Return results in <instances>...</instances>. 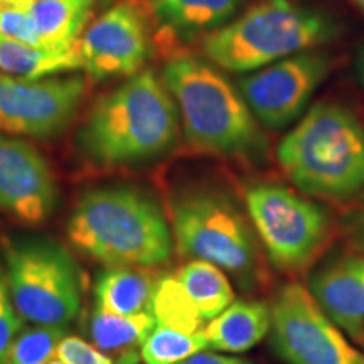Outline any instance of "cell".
Returning a JSON list of instances; mask_svg holds the SVG:
<instances>
[{"label":"cell","mask_w":364,"mask_h":364,"mask_svg":"<svg viewBox=\"0 0 364 364\" xmlns=\"http://www.w3.org/2000/svg\"><path fill=\"white\" fill-rule=\"evenodd\" d=\"M179 118L164 81L142 70L91 107L76 134V149L100 169L154 161L174 147Z\"/></svg>","instance_id":"cell-1"},{"label":"cell","mask_w":364,"mask_h":364,"mask_svg":"<svg viewBox=\"0 0 364 364\" xmlns=\"http://www.w3.org/2000/svg\"><path fill=\"white\" fill-rule=\"evenodd\" d=\"M73 247L108 268H154L171 260V223L135 186H100L76 199L66 223Z\"/></svg>","instance_id":"cell-2"},{"label":"cell","mask_w":364,"mask_h":364,"mask_svg":"<svg viewBox=\"0 0 364 364\" xmlns=\"http://www.w3.org/2000/svg\"><path fill=\"white\" fill-rule=\"evenodd\" d=\"M191 149L226 159H260L267 139L250 107L220 68L189 54L174 56L162 70Z\"/></svg>","instance_id":"cell-3"},{"label":"cell","mask_w":364,"mask_h":364,"mask_svg":"<svg viewBox=\"0 0 364 364\" xmlns=\"http://www.w3.org/2000/svg\"><path fill=\"white\" fill-rule=\"evenodd\" d=\"M277 161L309 198H359L364 193V127L344 105L316 103L282 139Z\"/></svg>","instance_id":"cell-4"},{"label":"cell","mask_w":364,"mask_h":364,"mask_svg":"<svg viewBox=\"0 0 364 364\" xmlns=\"http://www.w3.org/2000/svg\"><path fill=\"white\" fill-rule=\"evenodd\" d=\"M329 14L292 0H260L230 24L209 33L201 51L209 63L230 73H253L294 54L318 49L339 36Z\"/></svg>","instance_id":"cell-5"},{"label":"cell","mask_w":364,"mask_h":364,"mask_svg":"<svg viewBox=\"0 0 364 364\" xmlns=\"http://www.w3.org/2000/svg\"><path fill=\"white\" fill-rule=\"evenodd\" d=\"M177 252L204 260L238 279L245 289L257 280L260 252L255 228L233 199L216 189H186L171 203Z\"/></svg>","instance_id":"cell-6"},{"label":"cell","mask_w":364,"mask_h":364,"mask_svg":"<svg viewBox=\"0 0 364 364\" xmlns=\"http://www.w3.org/2000/svg\"><path fill=\"white\" fill-rule=\"evenodd\" d=\"M17 312L27 322L68 327L83 304V275L70 250L44 236L6 238L2 243Z\"/></svg>","instance_id":"cell-7"},{"label":"cell","mask_w":364,"mask_h":364,"mask_svg":"<svg viewBox=\"0 0 364 364\" xmlns=\"http://www.w3.org/2000/svg\"><path fill=\"white\" fill-rule=\"evenodd\" d=\"M245 206L268 258L280 270L297 272L307 267L329 236L326 209L279 182L248 186Z\"/></svg>","instance_id":"cell-8"},{"label":"cell","mask_w":364,"mask_h":364,"mask_svg":"<svg viewBox=\"0 0 364 364\" xmlns=\"http://www.w3.org/2000/svg\"><path fill=\"white\" fill-rule=\"evenodd\" d=\"M270 307L272 344L285 363L364 364L363 354L346 341L306 287H282Z\"/></svg>","instance_id":"cell-9"},{"label":"cell","mask_w":364,"mask_h":364,"mask_svg":"<svg viewBox=\"0 0 364 364\" xmlns=\"http://www.w3.org/2000/svg\"><path fill=\"white\" fill-rule=\"evenodd\" d=\"M332 68L334 58L318 48L253 71L236 85L255 118L267 129L280 130L304 115Z\"/></svg>","instance_id":"cell-10"},{"label":"cell","mask_w":364,"mask_h":364,"mask_svg":"<svg viewBox=\"0 0 364 364\" xmlns=\"http://www.w3.org/2000/svg\"><path fill=\"white\" fill-rule=\"evenodd\" d=\"M86 93L80 76L19 78L0 71V132L49 140L71 125Z\"/></svg>","instance_id":"cell-11"},{"label":"cell","mask_w":364,"mask_h":364,"mask_svg":"<svg viewBox=\"0 0 364 364\" xmlns=\"http://www.w3.org/2000/svg\"><path fill=\"white\" fill-rule=\"evenodd\" d=\"M81 66L93 81L130 78L150 54L147 14L135 0H120L91 24L78 44Z\"/></svg>","instance_id":"cell-12"},{"label":"cell","mask_w":364,"mask_h":364,"mask_svg":"<svg viewBox=\"0 0 364 364\" xmlns=\"http://www.w3.org/2000/svg\"><path fill=\"white\" fill-rule=\"evenodd\" d=\"M58 184L43 154L0 132V213L19 225H43L58 208Z\"/></svg>","instance_id":"cell-13"},{"label":"cell","mask_w":364,"mask_h":364,"mask_svg":"<svg viewBox=\"0 0 364 364\" xmlns=\"http://www.w3.org/2000/svg\"><path fill=\"white\" fill-rule=\"evenodd\" d=\"M307 290L327 317L353 339H364V255L336 250L314 268Z\"/></svg>","instance_id":"cell-14"},{"label":"cell","mask_w":364,"mask_h":364,"mask_svg":"<svg viewBox=\"0 0 364 364\" xmlns=\"http://www.w3.org/2000/svg\"><path fill=\"white\" fill-rule=\"evenodd\" d=\"M272 329V307L262 300H235L204 326L208 348L245 353L267 338Z\"/></svg>","instance_id":"cell-15"},{"label":"cell","mask_w":364,"mask_h":364,"mask_svg":"<svg viewBox=\"0 0 364 364\" xmlns=\"http://www.w3.org/2000/svg\"><path fill=\"white\" fill-rule=\"evenodd\" d=\"M241 6L243 0H150L154 17L181 38L215 33L235 19Z\"/></svg>","instance_id":"cell-16"},{"label":"cell","mask_w":364,"mask_h":364,"mask_svg":"<svg viewBox=\"0 0 364 364\" xmlns=\"http://www.w3.org/2000/svg\"><path fill=\"white\" fill-rule=\"evenodd\" d=\"M95 7L97 0H34L31 14L44 48L56 53L78 48Z\"/></svg>","instance_id":"cell-17"},{"label":"cell","mask_w":364,"mask_h":364,"mask_svg":"<svg viewBox=\"0 0 364 364\" xmlns=\"http://www.w3.org/2000/svg\"><path fill=\"white\" fill-rule=\"evenodd\" d=\"M156 282L144 268H107L95 284V311L113 316L149 312Z\"/></svg>","instance_id":"cell-18"},{"label":"cell","mask_w":364,"mask_h":364,"mask_svg":"<svg viewBox=\"0 0 364 364\" xmlns=\"http://www.w3.org/2000/svg\"><path fill=\"white\" fill-rule=\"evenodd\" d=\"M156 326V318L150 312L113 316L93 311L90 318V336L100 351L118 354L113 364H136L142 359L140 348Z\"/></svg>","instance_id":"cell-19"},{"label":"cell","mask_w":364,"mask_h":364,"mask_svg":"<svg viewBox=\"0 0 364 364\" xmlns=\"http://www.w3.org/2000/svg\"><path fill=\"white\" fill-rule=\"evenodd\" d=\"M83 70L78 48L68 53L49 51L0 34V71L19 78H49Z\"/></svg>","instance_id":"cell-20"},{"label":"cell","mask_w":364,"mask_h":364,"mask_svg":"<svg viewBox=\"0 0 364 364\" xmlns=\"http://www.w3.org/2000/svg\"><path fill=\"white\" fill-rule=\"evenodd\" d=\"M174 275L206 322L235 302V290L226 273L213 263L193 260L181 267Z\"/></svg>","instance_id":"cell-21"},{"label":"cell","mask_w":364,"mask_h":364,"mask_svg":"<svg viewBox=\"0 0 364 364\" xmlns=\"http://www.w3.org/2000/svg\"><path fill=\"white\" fill-rule=\"evenodd\" d=\"M149 312L157 326L182 332L203 331L206 322L176 275L157 277Z\"/></svg>","instance_id":"cell-22"},{"label":"cell","mask_w":364,"mask_h":364,"mask_svg":"<svg viewBox=\"0 0 364 364\" xmlns=\"http://www.w3.org/2000/svg\"><path fill=\"white\" fill-rule=\"evenodd\" d=\"M208 348L204 329L182 332L171 327L156 326L140 348V358L145 364H177Z\"/></svg>","instance_id":"cell-23"},{"label":"cell","mask_w":364,"mask_h":364,"mask_svg":"<svg viewBox=\"0 0 364 364\" xmlns=\"http://www.w3.org/2000/svg\"><path fill=\"white\" fill-rule=\"evenodd\" d=\"M70 336L68 327L39 326L24 327L16 336L4 364H48L56 356L58 346Z\"/></svg>","instance_id":"cell-24"},{"label":"cell","mask_w":364,"mask_h":364,"mask_svg":"<svg viewBox=\"0 0 364 364\" xmlns=\"http://www.w3.org/2000/svg\"><path fill=\"white\" fill-rule=\"evenodd\" d=\"M22 322H24V318L17 312L12 299L6 263L0 258V364L6 363L14 339L24 329Z\"/></svg>","instance_id":"cell-25"},{"label":"cell","mask_w":364,"mask_h":364,"mask_svg":"<svg viewBox=\"0 0 364 364\" xmlns=\"http://www.w3.org/2000/svg\"><path fill=\"white\" fill-rule=\"evenodd\" d=\"M0 34L19 43L44 48L29 9H0Z\"/></svg>","instance_id":"cell-26"},{"label":"cell","mask_w":364,"mask_h":364,"mask_svg":"<svg viewBox=\"0 0 364 364\" xmlns=\"http://www.w3.org/2000/svg\"><path fill=\"white\" fill-rule=\"evenodd\" d=\"M56 356L70 364H113L110 358L97 346H91L78 336H66L58 346Z\"/></svg>","instance_id":"cell-27"},{"label":"cell","mask_w":364,"mask_h":364,"mask_svg":"<svg viewBox=\"0 0 364 364\" xmlns=\"http://www.w3.org/2000/svg\"><path fill=\"white\" fill-rule=\"evenodd\" d=\"M343 233L353 250L364 255V193L343 218Z\"/></svg>","instance_id":"cell-28"},{"label":"cell","mask_w":364,"mask_h":364,"mask_svg":"<svg viewBox=\"0 0 364 364\" xmlns=\"http://www.w3.org/2000/svg\"><path fill=\"white\" fill-rule=\"evenodd\" d=\"M177 364H250V363L241 361V359H236V358L223 356V354L201 351Z\"/></svg>","instance_id":"cell-29"},{"label":"cell","mask_w":364,"mask_h":364,"mask_svg":"<svg viewBox=\"0 0 364 364\" xmlns=\"http://www.w3.org/2000/svg\"><path fill=\"white\" fill-rule=\"evenodd\" d=\"M354 70H356V76L359 85L364 88V41L361 43V46L358 48L356 53V59H354Z\"/></svg>","instance_id":"cell-30"},{"label":"cell","mask_w":364,"mask_h":364,"mask_svg":"<svg viewBox=\"0 0 364 364\" xmlns=\"http://www.w3.org/2000/svg\"><path fill=\"white\" fill-rule=\"evenodd\" d=\"M34 0H0V9H7V7H14V9H29L33 7Z\"/></svg>","instance_id":"cell-31"},{"label":"cell","mask_w":364,"mask_h":364,"mask_svg":"<svg viewBox=\"0 0 364 364\" xmlns=\"http://www.w3.org/2000/svg\"><path fill=\"white\" fill-rule=\"evenodd\" d=\"M48 364H70L68 361H65V359H61V358H58V356H54L51 361H49Z\"/></svg>","instance_id":"cell-32"},{"label":"cell","mask_w":364,"mask_h":364,"mask_svg":"<svg viewBox=\"0 0 364 364\" xmlns=\"http://www.w3.org/2000/svg\"><path fill=\"white\" fill-rule=\"evenodd\" d=\"M353 2L356 4V6H358L359 9H361V11L364 12V0H353Z\"/></svg>","instance_id":"cell-33"}]
</instances>
